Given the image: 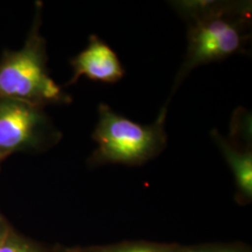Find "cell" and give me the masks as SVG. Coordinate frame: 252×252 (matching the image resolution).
<instances>
[{
    "label": "cell",
    "instance_id": "9",
    "mask_svg": "<svg viewBox=\"0 0 252 252\" xmlns=\"http://www.w3.org/2000/svg\"><path fill=\"white\" fill-rule=\"evenodd\" d=\"M207 252V251H196V252H191V251H189V252Z\"/></svg>",
    "mask_w": 252,
    "mask_h": 252
},
{
    "label": "cell",
    "instance_id": "2",
    "mask_svg": "<svg viewBox=\"0 0 252 252\" xmlns=\"http://www.w3.org/2000/svg\"><path fill=\"white\" fill-rule=\"evenodd\" d=\"M42 4L36 12L25 44L6 49L0 57V98L19 100L45 108L71 103L72 98L51 78L46 39L40 33Z\"/></svg>",
    "mask_w": 252,
    "mask_h": 252
},
{
    "label": "cell",
    "instance_id": "6",
    "mask_svg": "<svg viewBox=\"0 0 252 252\" xmlns=\"http://www.w3.org/2000/svg\"><path fill=\"white\" fill-rule=\"evenodd\" d=\"M70 65L73 75L66 86L77 83L81 76L92 81L114 83L126 74L117 54L95 35L90 36L88 46L73 57Z\"/></svg>",
    "mask_w": 252,
    "mask_h": 252
},
{
    "label": "cell",
    "instance_id": "5",
    "mask_svg": "<svg viewBox=\"0 0 252 252\" xmlns=\"http://www.w3.org/2000/svg\"><path fill=\"white\" fill-rule=\"evenodd\" d=\"M252 124L251 112L238 108L234 110L227 137L217 130L210 133L234 172L240 193L248 199L252 195Z\"/></svg>",
    "mask_w": 252,
    "mask_h": 252
},
{
    "label": "cell",
    "instance_id": "8",
    "mask_svg": "<svg viewBox=\"0 0 252 252\" xmlns=\"http://www.w3.org/2000/svg\"><path fill=\"white\" fill-rule=\"evenodd\" d=\"M100 252H163L158 249H155L149 246H127L108 249Z\"/></svg>",
    "mask_w": 252,
    "mask_h": 252
},
{
    "label": "cell",
    "instance_id": "1",
    "mask_svg": "<svg viewBox=\"0 0 252 252\" xmlns=\"http://www.w3.org/2000/svg\"><path fill=\"white\" fill-rule=\"evenodd\" d=\"M187 25L188 47L175 77L169 105L180 84L199 65L248 54L252 40V1H173Z\"/></svg>",
    "mask_w": 252,
    "mask_h": 252
},
{
    "label": "cell",
    "instance_id": "3",
    "mask_svg": "<svg viewBox=\"0 0 252 252\" xmlns=\"http://www.w3.org/2000/svg\"><path fill=\"white\" fill-rule=\"evenodd\" d=\"M167 108L162 107L153 124L142 126L100 104L98 122L92 135L97 148L91 162L140 164L157 156L167 146L164 129Z\"/></svg>",
    "mask_w": 252,
    "mask_h": 252
},
{
    "label": "cell",
    "instance_id": "7",
    "mask_svg": "<svg viewBox=\"0 0 252 252\" xmlns=\"http://www.w3.org/2000/svg\"><path fill=\"white\" fill-rule=\"evenodd\" d=\"M0 252H33L27 245L10 238L0 240Z\"/></svg>",
    "mask_w": 252,
    "mask_h": 252
},
{
    "label": "cell",
    "instance_id": "4",
    "mask_svg": "<svg viewBox=\"0 0 252 252\" xmlns=\"http://www.w3.org/2000/svg\"><path fill=\"white\" fill-rule=\"evenodd\" d=\"M61 138L44 108L0 98V162L12 153L43 152Z\"/></svg>",
    "mask_w": 252,
    "mask_h": 252
}]
</instances>
